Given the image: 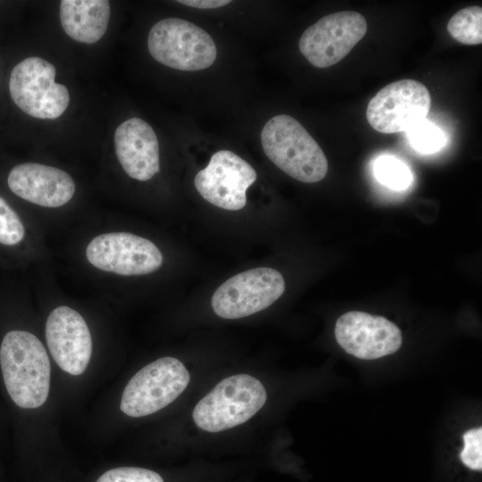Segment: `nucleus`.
<instances>
[{
  "label": "nucleus",
  "mask_w": 482,
  "mask_h": 482,
  "mask_svg": "<svg viewBox=\"0 0 482 482\" xmlns=\"http://www.w3.org/2000/svg\"><path fill=\"white\" fill-rule=\"evenodd\" d=\"M0 366L5 388L22 409H37L47 400L51 364L46 348L32 333L12 330L3 338Z\"/></svg>",
  "instance_id": "f257e3e1"
},
{
  "label": "nucleus",
  "mask_w": 482,
  "mask_h": 482,
  "mask_svg": "<svg viewBox=\"0 0 482 482\" xmlns=\"http://www.w3.org/2000/svg\"><path fill=\"white\" fill-rule=\"evenodd\" d=\"M262 149L281 170L304 183H316L328 173L327 157L310 133L295 118H270L261 133Z\"/></svg>",
  "instance_id": "f03ea898"
},
{
  "label": "nucleus",
  "mask_w": 482,
  "mask_h": 482,
  "mask_svg": "<svg viewBox=\"0 0 482 482\" xmlns=\"http://www.w3.org/2000/svg\"><path fill=\"white\" fill-rule=\"evenodd\" d=\"M267 400L262 383L247 374L228 377L195 405L192 417L195 425L216 433L246 422Z\"/></svg>",
  "instance_id": "7ed1b4c3"
},
{
  "label": "nucleus",
  "mask_w": 482,
  "mask_h": 482,
  "mask_svg": "<svg viewBox=\"0 0 482 482\" xmlns=\"http://www.w3.org/2000/svg\"><path fill=\"white\" fill-rule=\"evenodd\" d=\"M147 47L155 61L180 71L209 68L217 57L216 45L208 32L180 18L156 22L149 31Z\"/></svg>",
  "instance_id": "20e7f679"
},
{
  "label": "nucleus",
  "mask_w": 482,
  "mask_h": 482,
  "mask_svg": "<svg viewBox=\"0 0 482 482\" xmlns=\"http://www.w3.org/2000/svg\"><path fill=\"white\" fill-rule=\"evenodd\" d=\"M190 375L178 359L165 356L139 370L127 383L120 403L127 416L151 415L174 402L187 388Z\"/></svg>",
  "instance_id": "39448f33"
},
{
  "label": "nucleus",
  "mask_w": 482,
  "mask_h": 482,
  "mask_svg": "<svg viewBox=\"0 0 482 482\" xmlns=\"http://www.w3.org/2000/svg\"><path fill=\"white\" fill-rule=\"evenodd\" d=\"M55 67L40 57H29L12 71L9 91L14 104L28 115L56 119L67 109V87L54 81Z\"/></svg>",
  "instance_id": "423d86ee"
},
{
  "label": "nucleus",
  "mask_w": 482,
  "mask_h": 482,
  "mask_svg": "<svg viewBox=\"0 0 482 482\" xmlns=\"http://www.w3.org/2000/svg\"><path fill=\"white\" fill-rule=\"evenodd\" d=\"M284 291L280 272L272 268H254L222 283L212 295V307L220 318L240 319L268 308Z\"/></svg>",
  "instance_id": "0eeeda50"
},
{
  "label": "nucleus",
  "mask_w": 482,
  "mask_h": 482,
  "mask_svg": "<svg viewBox=\"0 0 482 482\" xmlns=\"http://www.w3.org/2000/svg\"><path fill=\"white\" fill-rule=\"evenodd\" d=\"M430 104V94L421 82L401 79L384 87L370 99L366 118L380 133L408 131L426 119Z\"/></svg>",
  "instance_id": "6e6552de"
},
{
  "label": "nucleus",
  "mask_w": 482,
  "mask_h": 482,
  "mask_svg": "<svg viewBox=\"0 0 482 482\" xmlns=\"http://www.w3.org/2000/svg\"><path fill=\"white\" fill-rule=\"evenodd\" d=\"M367 21L359 12L342 11L326 15L307 28L299 40V49L317 68L339 62L364 37Z\"/></svg>",
  "instance_id": "1a4fd4ad"
},
{
  "label": "nucleus",
  "mask_w": 482,
  "mask_h": 482,
  "mask_svg": "<svg viewBox=\"0 0 482 482\" xmlns=\"http://www.w3.org/2000/svg\"><path fill=\"white\" fill-rule=\"evenodd\" d=\"M86 256L94 267L123 276L149 274L162 264L159 248L150 240L128 232H112L93 238Z\"/></svg>",
  "instance_id": "9d476101"
},
{
  "label": "nucleus",
  "mask_w": 482,
  "mask_h": 482,
  "mask_svg": "<svg viewBox=\"0 0 482 482\" xmlns=\"http://www.w3.org/2000/svg\"><path fill=\"white\" fill-rule=\"evenodd\" d=\"M253 168L237 154L220 150L195 177L198 193L210 204L229 211L246 204V190L256 180Z\"/></svg>",
  "instance_id": "9b49d317"
},
{
  "label": "nucleus",
  "mask_w": 482,
  "mask_h": 482,
  "mask_svg": "<svg viewBox=\"0 0 482 482\" xmlns=\"http://www.w3.org/2000/svg\"><path fill=\"white\" fill-rule=\"evenodd\" d=\"M338 345L349 354L375 360L395 353L402 345L400 328L385 317L348 312L335 325Z\"/></svg>",
  "instance_id": "f8f14e48"
},
{
  "label": "nucleus",
  "mask_w": 482,
  "mask_h": 482,
  "mask_svg": "<svg viewBox=\"0 0 482 482\" xmlns=\"http://www.w3.org/2000/svg\"><path fill=\"white\" fill-rule=\"evenodd\" d=\"M46 339L57 365L71 376L87 370L92 354V337L84 318L71 307L62 305L49 314Z\"/></svg>",
  "instance_id": "ddd939ff"
},
{
  "label": "nucleus",
  "mask_w": 482,
  "mask_h": 482,
  "mask_svg": "<svg viewBox=\"0 0 482 482\" xmlns=\"http://www.w3.org/2000/svg\"><path fill=\"white\" fill-rule=\"evenodd\" d=\"M8 186L19 197L44 207H60L75 193L71 176L61 169L25 162L12 169Z\"/></svg>",
  "instance_id": "4468645a"
},
{
  "label": "nucleus",
  "mask_w": 482,
  "mask_h": 482,
  "mask_svg": "<svg viewBox=\"0 0 482 482\" xmlns=\"http://www.w3.org/2000/svg\"><path fill=\"white\" fill-rule=\"evenodd\" d=\"M114 147L124 171L132 179L145 181L160 170L159 143L153 128L133 117L119 125Z\"/></svg>",
  "instance_id": "2eb2a0df"
},
{
  "label": "nucleus",
  "mask_w": 482,
  "mask_h": 482,
  "mask_svg": "<svg viewBox=\"0 0 482 482\" xmlns=\"http://www.w3.org/2000/svg\"><path fill=\"white\" fill-rule=\"evenodd\" d=\"M111 14L107 0H62L60 4V21L65 33L72 39L93 44L106 32Z\"/></svg>",
  "instance_id": "dca6fc26"
},
{
  "label": "nucleus",
  "mask_w": 482,
  "mask_h": 482,
  "mask_svg": "<svg viewBox=\"0 0 482 482\" xmlns=\"http://www.w3.org/2000/svg\"><path fill=\"white\" fill-rule=\"evenodd\" d=\"M449 34L464 45L482 43V8L473 5L458 11L447 24Z\"/></svg>",
  "instance_id": "f3484780"
},
{
  "label": "nucleus",
  "mask_w": 482,
  "mask_h": 482,
  "mask_svg": "<svg viewBox=\"0 0 482 482\" xmlns=\"http://www.w3.org/2000/svg\"><path fill=\"white\" fill-rule=\"evenodd\" d=\"M373 168L378 180L394 190L407 188L412 180L408 166L401 160L391 155L378 157L375 161Z\"/></svg>",
  "instance_id": "a211bd4d"
},
{
  "label": "nucleus",
  "mask_w": 482,
  "mask_h": 482,
  "mask_svg": "<svg viewBox=\"0 0 482 482\" xmlns=\"http://www.w3.org/2000/svg\"><path fill=\"white\" fill-rule=\"evenodd\" d=\"M406 132L411 145L420 153H435L442 148L445 142L443 131L426 119Z\"/></svg>",
  "instance_id": "6ab92c4d"
},
{
  "label": "nucleus",
  "mask_w": 482,
  "mask_h": 482,
  "mask_svg": "<svg viewBox=\"0 0 482 482\" xmlns=\"http://www.w3.org/2000/svg\"><path fill=\"white\" fill-rule=\"evenodd\" d=\"M21 220L10 205L0 196V243L13 245L24 237Z\"/></svg>",
  "instance_id": "aec40b11"
},
{
  "label": "nucleus",
  "mask_w": 482,
  "mask_h": 482,
  "mask_svg": "<svg viewBox=\"0 0 482 482\" xmlns=\"http://www.w3.org/2000/svg\"><path fill=\"white\" fill-rule=\"evenodd\" d=\"M96 482H164L155 471L138 467H119L105 471Z\"/></svg>",
  "instance_id": "412c9836"
},
{
  "label": "nucleus",
  "mask_w": 482,
  "mask_h": 482,
  "mask_svg": "<svg viewBox=\"0 0 482 482\" xmlns=\"http://www.w3.org/2000/svg\"><path fill=\"white\" fill-rule=\"evenodd\" d=\"M464 447L460 453L462 463L473 470L482 469V428L468 430L463 435Z\"/></svg>",
  "instance_id": "4be33fe9"
},
{
  "label": "nucleus",
  "mask_w": 482,
  "mask_h": 482,
  "mask_svg": "<svg viewBox=\"0 0 482 482\" xmlns=\"http://www.w3.org/2000/svg\"><path fill=\"white\" fill-rule=\"evenodd\" d=\"M178 3L199 9H214L230 3L228 0H180Z\"/></svg>",
  "instance_id": "5701e85b"
}]
</instances>
